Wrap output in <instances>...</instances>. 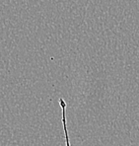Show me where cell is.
<instances>
[{
  "mask_svg": "<svg viewBox=\"0 0 139 146\" xmlns=\"http://www.w3.org/2000/svg\"><path fill=\"white\" fill-rule=\"evenodd\" d=\"M59 106L61 109V121H62L63 126V132H64V139H65L66 146H71L69 140V133H68V127H67V121H66V103L63 100V98H60L58 100Z\"/></svg>",
  "mask_w": 139,
  "mask_h": 146,
  "instance_id": "obj_1",
  "label": "cell"
}]
</instances>
